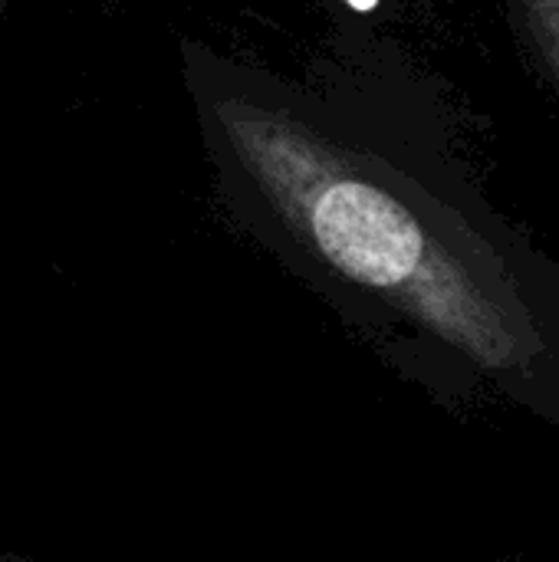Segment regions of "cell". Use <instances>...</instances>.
<instances>
[{
    "instance_id": "obj_1",
    "label": "cell",
    "mask_w": 559,
    "mask_h": 562,
    "mask_svg": "<svg viewBox=\"0 0 559 562\" xmlns=\"http://www.w3.org/2000/svg\"><path fill=\"white\" fill-rule=\"evenodd\" d=\"M293 260L399 372L559 431V273L428 188L250 102H208Z\"/></svg>"
},
{
    "instance_id": "obj_2",
    "label": "cell",
    "mask_w": 559,
    "mask_h": 562,
    "mask_svg": "<svg viewBox=\"0 0 559 562\" xmlns=\"http://www.w3.org/2000/svg\"><path fill=\"white\" fill-rule=\"evenodd\" d=\"M527 10V20L547 53V59L554 63L559 76V0H521Z\"/></svg>"
},
{
    "instance_id": "obj_3",
    "label": "cell",
    "mask_w": 559,
    "mask_h": 562,
    "mask_svg": "<svg viewBox=\"0 0 559 562\" xmlns=\"http://www.w3.org/2000/svg\"><path fill=\"white\" fill-rule=\"evenodd\" d=\"M346 3H353L356 10H372V7H376L379 0H346Z\"/></svg>"
},
{
    "instance_id": "obj_4",
    "label": "cell",
    "mask_w": 559,
    "mask_h": 562,
    "mask_svg": "<svg viewBox=\"0 0 559 562\" xmlns=\"http://www.w3.org/2000/svg\"><path fill=\"white\" fill-rule=\"evenodd\" d=\"M7 7H10V0H0V36H3V23H7Z\"/></svg>"
}]
</instances>
